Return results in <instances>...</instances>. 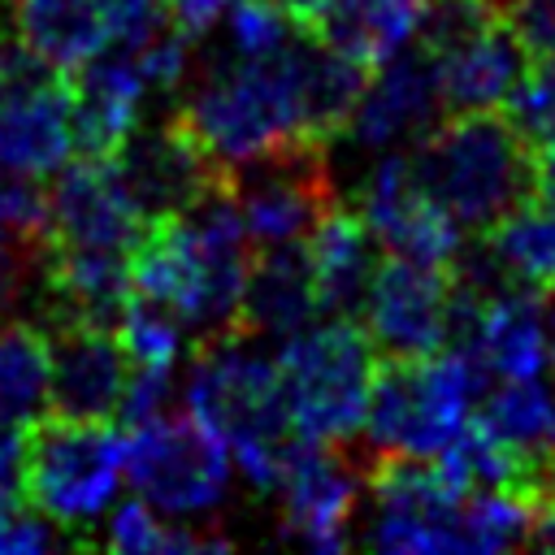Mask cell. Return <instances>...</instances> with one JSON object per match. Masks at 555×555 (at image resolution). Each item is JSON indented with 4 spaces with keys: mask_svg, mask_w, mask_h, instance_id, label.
Wrapping results in <instances>:
<instances>
[{
    "mask_svg": "<svg viewBox=\"0 0 555 555\" xmlns=\"http://www.w3.org/2000/svg\"><path fill=\"white\" fill-rule=\"evenodd\" d=\"M186 412L204 421L234 455L251 490H273L291 442L299 438L286 416L278 364L264 360L251 338L225 330L199 338L186 369Z\"/></svg>",
    "mask_w": 555,
    "mask_h": 555,
    "instance_id": "3",
    "label": "cell"
},
{
    "mask_svg": "<svg viewBox=\"0 0 555 555\" xmlns=\"http://www.w3.org/2000/svg\"><path fill=\"white\" fill-rule=\"evenodd\" d=\"M473 421L486 425L538 481V499L555 490V382L542 373L481 390Z\"/></svg>",
    "mask_w": 555,
    "mask_h": 555,
    "instance_id": "21",
    "label": "cell"
},
{
    "mask_svg": "<svg viewBox=\"0 0 555 555\" xmlns=\"http://www.w3.org/2000/svg\"><path fill=\"white\" fill-rule=\"evenodd\" d=\"M416 178L455 217L460 230L486 234L520 199L538 195L533 147L516 134L503 108L442 117L416 143Z\"/></svg>",
    "mask_w": 555,
    "mask_h": 555,
    "instance_id": "4",
    "label": "cell"
},
{
    "mask_svg": "<svg viewBox=\"0 0 555 555\" xmlns=\"http://www.w3.org/2000/svg\"><path fill=\"white\" fill-rule=\"evenodd\" d=\"M529 503L507 490H468L460 512L464 551H507L529 538Z\"/></svg>",
    "mask_w": 555,
    "mask_h": 555,
    "instance_id": "29",
    "label": "cell"
},
{
    "mask_svg": "<svg viewBox=\"0 0 555 555\" xmlns=\"http://www.w3.org/2000/svg\"><path fill=\"white\" fill-rule=\"evenodd\" d=\"M486 377L460 351L442 347L429 356H386L373 369L364 408V447L373 455H416L434 460L473 416Z\"/></svg>",
    "mask_w": 555,
    "mask_h": 555,
    "instance_id": "5",
    "label": "cell"
},
{
    "mask_svg": "<svg viewBox=\"0 0 555 555\" xmlns=\"http://www.w3.org/2000/svg\"><path fill=\"white\" fill-rule=\"evenodd\" d=\"M278 382L291 429L317 442H351L364 425L377 347L356 317H330L282 338Z\"/></svg>",
    "mask_w": 555,
    "mask_h": 555,
    "instance_id": "6",
    "label": "cell"
},
{
    "mask_svg": "<svg viewBox=\"0 0 555 555\" xmlns=\"http://www.w3.org/2000/svg\"><path fill=\"white\" fill-rule=\"evenodd\" d=\"M455 273L451 264H429L412 256L377 260L360 317L386 356H429L451 343Z\"/></svg>",
    "mask_w": 555,
    "mask_h": 555,
    "instance_id": "12",
    "label": "cell"
},
{
    "mask_svg": "<svg viewBox=\"0 0 555 555\" xmlns=\"http://www.w3.org/2000/svg\"><path fill=\"white\" fill-rule=\"evenodd\" d=\"M421 0H325L312 22V39L373 69L403 43H412Z\"/></svg>",
    "mask_w": 555,
    "mask_h": 555,
    "instance_id": "26",
    "label": "cell"
},
{
    "mask_svg": "<svg viewBox=\"0 0 555 555\" xmlns=\"http://www.w3.org/2000/svg\"><path fill=\"white\" fill-rule=\"evenodd\" d=\"M356 212L373 230L377 247H390L395 256L429 260V264H451L460 251V225L455 217L425 191L416 178L412 156H382L369 178L360 182Z\"/></svg>",
    "mask_w": 555,
    "mask_h": 555,
    "instance_id": "15",
    "label": "cell"
},
{
    "mask_svg": "<svg viewBox=\"0 0 555 555\" xmlns=\"http://www.w3.org/2000/svg\"><path fill=\"white\" fill-rule=\"evenodd\" d=\"M438 65L425 48H399L377 61L364 78V91L338 139H351L360 152H390L399 143H421L442 117Z\"/></svg>",
    "mask_w": 555,
    "mask_h": 555,
    "instance_id": "14",
    "label": "cell"
},
{
    "mask_svg": "<svg viewBox=\"0 0 555 555\" xmlns=\"http://www.w3.org/2000/svg\"><path fill=\"white\" fill-rule=\"evenodd\" d=\"M69 152V74L35 56L17 35L0 39V165L30 178H52Z\"/></svg>",
    "mask_w": 555,
    "mask_h": 555,
    "instance_id": "10",
    "label": "cell"
},
{
    "mask_svg": "<svg viewBox=\"0 0 555 555\" xmlns=\"http://www.w3.org/2000/svg\"><path fill=\"white\" fill-rule=\"evenodd\" d=\"M143 230H147V217L134 204L113 160L78 156L52 173V186H48V238L52 243L130 251Z\"/></svg>",
    "mask_w": 555,
    "mask_h": 555,
    "instance_id": "17",
    "label": "cell"
},
{
    "mask_svg": "<svg viewBox=\"0 0 555 555\" xmlns=\"http://www.w3.org/2000/svg\"><path fill=\"white\" fill-rule=\"evenodd\" d=\"M225 9H230V0H165L169 22H173L191 43H199V39L221 22Z\"/></svg>",
    "mask_w": 555,
    "mask_h": 555,
    "instance_id": "37",
    "label": "cell"
},
{
    "mask_svg": "<svg viewBox=\"0 0 555 555\" xmlns=\"http://www.w3.org/2000/svg\"><path fill=\"white\" fill-rule=\"evenodd\" d=\"M130 486L169 516H195L230 494V451L191 412H160L126 438Z\"/></svg>",
    "mask_w": 555,
    "mask_h": 555,
    "instance_id": "8",
    "label": "cell"
},
{
    "mask_svg": "<svg viewBox=\"0 0 555 555\" xmlns=\"http://www.w3.org/2000/svg\"><path fill=\"white\" fill-rule=\"evenodd\" d=\"M173 117L225 173L291 143H325L308 104V35L299 30L269 56L208 65Z\"/></svg>",
    "mask_w": 555,
    "mask_h": 555,
    "instance_id": "2",
    "label": "cell"
},
{
    "mask_svg": "<svg viewBox=\"0 0 555 555\" xmlns=\"http://www.w3.org/2000/svg\"><path fill=\"white\" fill-rule=\"evenodd\" d=\"M434 65H438L447 113H473V108H503V100L512 95V87L520 82L525 65H529V52L520 48V39L503 13L477 39H468L464 48H455L451 56H442Z\"/></svg>",
    "mask_w": 555,
    "mask_h": 555,
    "instance_id": "23",
    "label": "cell"
},
{
    "mask_svg": "<svg viewBox=\"0 0 555 555\" xmlns=\"http://www.w3.org/2000/svg\"><path fill=\"white\" fill-rule=\"evenodd\" d=\"M126 473V438L108 421H74V416H39L22 438V499L56 520V529L78 533L87 546V529L113 503Z\"/></svg>",
    "mask_w": 555,
    "mask_h": 555,
    "instance_id": "7",
    "label": "cell"
},
{
    "mask_svg": "<svg viewBox=\"0 0 555 555\" xmlns=\"http://www.w3.org/2000/svg\"><path fill=\"white\" fill-rule=\"evenodd\" d=\"M221 22L234 56H269L291 39V17L278 9V0H230Z\"/></svg>",
    "mask_w": 555,
    "mask_h": 555,
    "instance_id": "32",
    "label": "cell"
},
{
    "mask_svg": "<svg viewBox=\"0 0 555 555\" xmlns=\"http://www.w3.org/2000/svg\"><path fill=\"white\" fill-rule=\"evenodd\" d=\"M22 494V438L17 429L0 425V499Z\"/></svg>",
    "mask_w": 555,
    "mask_h": 555,
    "instance_id": "38",
    "label": "cell"
},
{
    "mask_svg": "<svg viewBox=\"0 0 555 555\" xmlns=\"http://www.w3.org/2000/svg\"><path fill=\"white\" fill-rule=\"evenodd\" d=\"M52 395V347L48 330L30 321L0 325V425L26 429L48 416Z\"/></svg>",
    "mask_w": 555,
    "mask_h": 555,
    "instance_id": "27",
    "label": "cell"
},
{
    "mask_svg": "<svg viewBox=\"0 0 555 555\" xmlns=\"http://www.w3.org/2000/svg\"><path fill=\"white\" fill-rule=\"evenodd\" d=\"M104 546L121 551V555H165V551H225L230 538L225 533H204L191 529L182 520H165L152 503L126 499L113 507L108 516V533Z\"/></svg>",
    "mask_w": 555,
    "mask_h": 555,
    "instance_id": "28",
    "label": "cell"
},
{
    "mask_svg": "<svg viewBox=\"0 0 555 555\" xmlns=\"http://www.w3.org/2000/svg\"><path fill=\"white\" fill-rule=\"evenodd\" d=\"M13 35L56 69H78L108 48V22L100 0H9Z\"/></svg>",
    "mask_w": 555,
    "mask_h": 555,
    "instance_id": "25",
    "label": "cell"
},
{
    "mask_svg": "<svg viewBox=\"0 0 555 555\" xmlns=\"http://www.w3.org/2000/svg\"><path fill=\"white\" fill-rule=\"evenodd\" d=\"M273 490L282 499L286 542L312 551H338L347 546V525L364 494V460H356L347 442L295 438Z\"/></svg>",
    "mask_w": 555,
    "mask_h": 555,
    "instance_id": "13",
    "label": "cell"
},
{
    "mask_svg": "<svg viewBox=\"0 0 555 555\" xmlns=\"http://www.w3.org/2000/svg\"><path fill=\"white\" fill-rule=\"evenodd\" d=\"M317 282V308L330 317H356L369 291V278L377 269V238L364 225V217L347 204H330L312 234L304 238Z\"/></svg>",
    "mask_w": 555,
    "mask_h": 555,
    "instance_id": "22",
    "label": "cell"
},
{
    "mask_svg": "<svg viewBox=\"0 0 555 555\" xmlns=\"http://www.w3.org/2000/svg\"><path fill=\"white\" fill-rule=\"evenodd\" d=\"M143 95H147V78L126 43H108L91 61L69 69L74 152L113 160L139 126Z\"/></svg>",
    "mask_w": 555,
    "mask_h": 555,
    "instance_id": "19",
    "label": "cell"
},
{
    "mask_svg": "<svg viewBox=\"0 0 555 555\" xmlns=\"http://www.w3.org/2000/svg\"><path fill=\"white\" fill-rule=\"evenodd\" d=\"M364 490L373 494V520L364 542L399 555H438L464 551L460 512L464 494L438 460L416 455H373L364 460Z\"/></svg>",
    "mask_w": 555,
    "mask_h": 555,
    "instance_id": "9",
    "label": "cell"
},
{
    "mask_svg": "<svg viewBox=\"0 0 555 555\" xmlns=\"http://www.w3.org/2000/svg\"><path fill=\"white\" fill-rule=\"evenodd\" d=\"M533 178H538V195L555 199V130L533 147Z\"/></svg>",
    "mask_w": 555,
    "mask_h": 555,
    "instance_id": "40",
    "label": "cell"
},
{
    "mask_svg": "<svg viewBox=\"0 0 555 555\" xmlns=\"http://www.w3.org/2000/svg\"><path fill=\"white\" fill-rule=\"evenodd\" d=\"M113 165L147 221L186 212L195 199H204L230 178L178 117L147 126V130L134 126V134L121 143Z\"/></svg>",
    "mask_w": 555,
    "mask_h": 555,
    "instance_id": "16",
    "label": "cell"
},
{
    "mask_svg": "<svg viewBox=\"0 0 555 555\" xmlns=\"http://www.w3.org/2000/svg\"><path fill=\"white\" fill-rule=\"evenodd\" d=\"M317 282L312 260L304 243H273L251 251L247 286L238 299L234 334L260 343V338H291L295 330L312 325L317 317Z\"/></svg>",
    "mask_w": 555,
    "mask_h": 555,
    "instance_id": "20",
    "label": "cell"
},
{
    "mask_svg": "<svg viewBox=\"0 0 555 555\" xmlns=\"http://www.w3.org/2000/svg\"><path fill=\"white\" fill-rule=\"evenodd\" d=\"M529 546H542V551H555V490L542 494L529 512Z\"/></svg>",
    "mask_w": 555,
    "mask_h": 555,
    "instance_id": "39",
    "label": "cell"
},
{
    "mask_svg": "<svg viewBox=\"0 0 555 555\" xmlns=\"http://www.w3.org/2000/svg\"><path fill=\"white\" fill-rule=\"evenodd\" d=\"M494 4H499V9L507 13V9H512V4H520V0H494Z\"/></svg>",
    "mask_w": 555,
    "mask_h": 555,
    "instance_id": "41",
    "label": "cell"
},
{
    "mask_svg": "<svg viewBox=\"0 0 555 555\" xmlns=\"http://www.w3.org/2000/svg\"><path fill=\"white\" fill-rule=\"evenodd\" d=\"M117 343L126 351L130 364L139 369H173L178 364V351H182V325L173 312L130 295L121 317H117Z\"/></svg>",
    "mask_w": 555,
    "mask_h": 555,
    "instance_id": "30",
    "label": "cell"
},
{
    "mask_svg": "<svg viewBox=\"0 0 555 555\" xmlns=\"http://www.w3.org/2000/svg\"><path fill=\"white\" fill-rule=\"evenodd\" d=\"M251 251V234L225 178L186 212L147 221L130 247V291L173 312L199 343L234 330Z\"/></svg>",
    "mask_w": 555,
    "mask_h": 555,
    "instance_id": "1",
    "label": "cell"
},
{
    "mask_svg": "<svg viewBox=\"0 0 555 555\" xmlns=\"http://www.w3.org/2000/svg\"><path fill=\"white\" fill-rule=\"evenodd\" d=\"M230 191L251 247L304 243L321 212L338 199L325 143H291L230 169Z\"/></svg>",
    "mask_w": 555,
    "mask_h": 555,
    "instance_id": "11",
    "label": "cell"
},
{
    "mask_svg": "<svg viewBox=\"0 0 555 555\" xmlns=\"http://www.w3.org/2000/svg\"><path fill=\"white\" fill-rule=\"evenodd\" d=\"M43 330L52 347L48 412L74 416V421H113L126 390V373H130L117 330L95 321H52Z\"/></svg>",
    "mask_w": 555,
    "mask_h": 555,
    "instance_id": "18",
    "label": "cell"
},
{
    "mask_svg": "<svg viewBox=\"0 0 555 555\" xmlns=\"http://www.w3.org/2000/svg\"><path fill=\"white\" fill-rule=\"evenodd\" d=\"M56 538V529L26 503L22 507V494L17 499H0V555H35V551H48Z\"/></svg>",
    "mask_w": 555,
    "mask_h": 555,
    "instance_id": "34",
    "label": "cell"
},
{
    "mask_svg": "<svg viewBox=\"0 0 555 555\" xmlns=\"http://www.w3.org/2000/svg\"><path fill=\"white\" fill-rule=\"evenodd\" d=\"M481 251L490 256V264L507 286L555 295V199L551 195L520 199L507 217H499L486 230Z\"/></svg>",
    "mask_w": 555,
    "mask_h": 555,
    "instance_id": "24",
    "label": "cell"
},
{
    "mask_svg": "<svg viewBox=\"0 0 555 555\" xmlns=\"http://www.w3.org/2000/svg\"><path fill=\"white\" fill-rule=\"evenodd\" d=\"M503 117L529 147H538L555 130V56H529L520 82L503 100Z\"/></svg>",
    "mask_w": 555,
    "mask_h": 555,
    "instance_id": "31",
    "label": "cell"
},
{
    "mask_svg": "<svg viewBox=\"0 0 555 555\" xmlns=\"http://www.w3.org/2000/svg\"><path fill=\"white\" fill-rule=\"evenodd\" d=\"M104 9V22H108V43H139L147 39L169 13H165V0H100Z\"/></svg>",
    "mask_w": 555,
    "mask_h": 555,
    "instance_id": "35",
    "label": "cell"
},
{
    "mask_svg": "<svg viewBox=\"0 0 555 555\" xmlns=\"http://www.w3.org/2000/svg\"><path fill=\"white\" fill-rule=\"evenodd\" d=\"M169 399H173V369H139V364H130L117 416H121V425L134 429V425L160 416L169 408Z\"/></svg>",
    "mask_w": 555,
    "mask_h": 555,
    "instance_id": "33",
    "label": "cell"
},
{
    "mask_svg": "<svg viewBox=\"0 0 555 555\" xmlns=\"http://www.w3.org/2000/svg\"><path fill=\"white\" fill-rule=\"evenodd\" d=\"M551 364H555V321H551Z\"/></svg>",
    "mask_w": 555,
    "mask_h": 555,
    "instance_id": "42",
    "label": "cell"
},
{
    "mask_svg": "<svg viewBox=\"0 0 555 555\" xmlns=\"http://www.w3.org/2000/svg\"><path fill=\"white\" fill-rule=\"evenodd\" d=\"M507 22L529 56H555V0H520L507 9Z\"/></svg>",
    "mask_w": 555,
    "mask_h": 555,
    "instance_id": "36",
    "label": "cell"
}]
</instances>
